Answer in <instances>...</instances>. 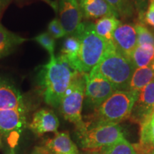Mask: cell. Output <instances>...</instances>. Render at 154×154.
Here are the masks:
<instances>
[{
  "label": "cell",
  "mask_w": 154,
  "mask_h": 154,
  "mask_svg": "<svg viewBox=\"0 0 154 154\" xmlns=\"http://www.w3.org/2000/svg\"><path fill=\"white\" fill-rule=\"evenodd\" d=\"M48 33L52 36L53 38H60L63 36H66V32L63 29L62 25H61L60 21L58 17H55L48 25Z\"/></svg>",
  "instance_id": "25"
},
{
  "label": "cell",
  "mask_w": 154,
  "mask_h": 154,
  "mask_svg": "<svg viewBox=\"0 0 154 154\" xmlns=\"http://www.w3.org/2000/svg\"><path fill=\"white\" fill-rule=\"evenodd\" d=\"M153 79H154V70L151 66L136 68L131 79L128 90L140 93Z\"/></svg>",
  "instance_id": "19"
},
{
  "label": "cell",
  "mask_w": 154,
  "mask_h": 154,
  "mask_svg": "<svg viewBox=\"0 0 154 154\" xmlns=\"http://www.w3.org/2000/svg\"><path fill=\"white\" fill-rule=\"evenodd\" d=\"M153 1H154V0H149V3L151 2H153Z\"/></svg>",
  "instance_id": "33"
},
{
  "label": "cell",
  "mask_w": 154,
  "mask_h": 154,
  "mask_svg": "<svg viewBox=\"0 0 154 154\" xmlns=\"http://www.w3.org/2000/svg\"><path fill=\"white\" fill-rule=\"evenodd\" d=\"M26 108L24 97L13 83L0 77V110Z\"/></svg>",
  "instance_id": "12"
},
{
  "label": "cell",
  "mask_w": 154,
  "mask_h": 154,
  "mask_svg": "<svg viewBox=\"0 0 154 154\" xmlns=\"http://www.w3.org/2000/svg\"><path fill=\"white\" fill-rule=\"evenodd\" d=\"M83 18L98 19L106 17H119L117 12L105 0H78Z\"/></svg>",
  "instance_id": "14"
},
{
  "label": "cell",
  "mask_w": 154,
  "mask_h": 154,
  "mask_svg": "<svg viewBox=\"0 0 154 154\" xmlns=\"http://www.w3.org/2000/svg\"><path fill=\"white\" fill-rule=\"evenodd\" d=\"M0 146H1V136H0Z\"/></svg>",
  "instance_id": "34"
},
{
  "label": "cell",
  "mask_w": 154,
  "mask_h": 154,
  "mask_svg": "<svg viewBox=\"0 0 154 154\" xmlns=\"http://www.w3.org/2000/svg\"><path fill=\"white\" fill-rule=\"evenodd\" d=\"M116 11L119 17L128 19L134 14V7L131 0H105Z\"/></svg>",
  "instance_id": "22"
},
{
  "label": "cell",
  "mask_w": 154,
  "mask_h": 154,
  "mask_svg": "<svg viewBox=\"0 0 154 154\" xmlns=\"http://www.w3.org/2000/svg\"><path fill=\"white\" fill-rule=\"evenodd\" d=\"M11 0H0V16L7 8Z\"/></svg>",
  "instance_id": "29"
},
{
  "label": "cell",
  "mask_w": 154,
  "mask_h": 154,
  "mask_svg": "<svg viewBox=\"0 0 154 154\" xmlns=\"http://www.w3.org/2000/svg\"><path fill=\"white\" fill-rule=\"evenodd\" d=\"M86 104L90 109L96 110L103 102L117 91L116 88L109 81L96 74L90 72L85 74Z\"/></svg>",
  "instance_id": "8"
},
{
  "label": "cell",
  "mask_w": 154,
  "mask_h": 154,
  "mask_svg": "<svg viewBox=\"0 0 154 154\" xmlns=\"http://www.w3.org/2000/svg\"><path fill=\"white\" fill-rule=\"evenodd\" d=\"M26 108L0 110V134L7 138L12 149L26 126Z\"/></svg>",
  "instance_id": "7"
},
{
  "label": "cell",
  "mask_w": 154,
  "mask_h": 154,
  "mask_svg": "<svg viewBox=\"0 0 154 154\" xmlns=\"http://www.w3.org/2000/svg\"><path fill=\"white\" fill-rule=\"evenodd\" d=\"M137 34L138 45L150 44L154 47V34L148 29L141 23H138L134 25Z\"/></svg>",
  "instance_id": "23"
},
{
  "label": "cell",
  "mask_w": 154,
  "mask_h": 154,
  "mask_svg": "<svg viewBox=\"0 0 154 154\" xmlns=\"http://www.w3.org/2000/svg\"><path fill=\"white\" fill-rule=\"evenodd\" d=\"M97 151L99 154H138L134 146L125 138Z\"/></svg>",
  "instance_id": "21"
},
{
  "label": "cell",
  "mask_w": 154,
  "mask_h": 154,
  "mask_svg": "<svg viewBox=\"0 0 154 154\" xmlns=\"http://www.w3.org/2000/svg\"><path fill=\"white\" fill-rule=\"evenodd\" d=\"M57 11L66 36L72 35L82 23V13L78 0H59Z\"/></svg>",
  "instance_id": "9"
},
{
  "label": "cell",
  "mask_w": 154,
  "mask_h": 154,
  "mask_svg": "<svg viewBox=\"0 0 154 154\" xmlns=\"http://www.w3.org/2000/svg\"><path fill=\"white\" fill-rule=\"evenodd\" d=\"M78 136L83 150L96 151L124 138L121 127L113 123H86V128Z\"/></svg>",
  "instance_id": "6"
},
{
  "label": "cell",
  "mask_w": 154,
  "mask_h": 154,
  "mask_svg": "<svg viewBox=\"0 0 154 154\" xmlns=\"http://www.w3.org/2000/svg\"><path fill=\"white\" fill-rule=\"evenodd\" d=\"M134 5V8L136 9L138 13L140 20L141 21L144 14L147 10L149 5V0H131Z\"/></svg>",
  "instance_id": "26"
},
{
  "label": "cell",
  "mask_w": 154,
  "mask_h": 154,
  "mask_svg": "<svg viewBox=\"0 0 154 154\" xmlns=\"http://www.w3.org/2000/svg\"><path fill=\"white\" fill-rule=\"evenodd\" d=\"M143 21L146 24L154 27V1L149 3L147 10L141 19V22Z\"/></svg>",
  "instance_id": "27"
},
{
  "label": "cell",
  "mask_w": 154,
  "mask_h": 154,
  "mask_svg": "<svg viewBox=\"0 0 154 154\" xmlns=\"http://www.w3.org/2000/svg\"><path fill=\"white\" fill-rule=\"evenodd\" d=\"M74 34L81 43L79 72L88 74L101 61L111 43L96 34L93 23L82 22Z\"/></svg>",
  "instance_id": "3"
},
{
  "label": "cell",
  "mask_w": 154,
  "mask_h": 154,
  "mask_svg": "<svg viewBox=\"0 0 154 154\" xmlns=\"http://www.w3.org/2000/svg\"><path fill=\"white\" fill-rule=\"evenodd\" d=\"M81 49L80 40L76 34L69 35L63 42L61 54L59 57L68 63L71 68L79 72V55Z\"/></svg>",
  "instance_id": "15"
},
{
  "label": "cell",
  "mask_w": 154,
  "mask_h": 154,
  "mask_svg": "<svg viewBox=\"0 0 154 154\" xmlns=\"http://www.w3.org/2000/svg\"><path fill=\"white\" fill-rule=\"evenodd\" d=\"M154 106V79L141 91L133 107L130 118L134 122L140 124L153 113Z\"/></svg>",
  "instance_id": "11"
},
{
  "label": "cell",
  "mask_w": 154,
  "mask_h": 154,
  "mask_svg": "<svg viewBox=\"0 0 154 154\" xmlns=\"http://www.w3.org/2000/svg\"><path fill=\"white\" fill-rule=\"evenodd\" d=\"M153 61L154 47L150 44L138 45L131 56V61L136 69L149 66Z\"/></svg>",
  "instance_id": "20"
},
{
  "label": "cell",
  "mask_w": 154,
  "mask_h": 154,
  "mask_svg": "<svg viewBox=\"0 0 154 154\" xmlns=\"http://www.w3.org/2000/svg\"><path fill=\"white\" fill-rule=\"evenodd\" d=\"M59 126V121L53 111L42 109L36 111L29 125L34 134L41 136L47 133H57Z\"/></svg>",
  "instance_id": "13"
},
{
  "label": "cell",
  "mask_w": 154,
  "mask_h": 154,
  "mask_svg": "<svg viewBox=\"0 0 154 154\" xmlns=\"http://www.w3.org/2000/svg\"><path fill=\"white\" fill-rule=\"evenodd\" d=\"M26 40L10 32L0 23V59L9 55L17 46L23 44Z\"/></svg>",
  "instance_id": "17"
},
{
  "label": "cell",
  "mask_w": 154,
  "mask_h": 154,
  "mask_svg": "<svg viewBox=\"0 0 154 154\" xmlns=\"http://www.w3.org/2000/svg\"><path fill=\"white\" fill-rule=\"evenodd\" d=\"M34 41L39 44L49 53L50 57L55 56V38H53L48 32H43L33 38Z\"/></svg>",
  "instance_id": "24"
},
{
  "label": "cell",
  "mask_w": 154,
  "mask_h": 154,
  "mask_svg": "<svg viewBox=\"0 0 154 154\" xmlns=\"http://www.w3.org/2000/svg\"><path fill=\"white\" fill-rule=\"evenodd\" d=\"M85 74L78 72L76 73L59 105L63 118L75 125L78 134L86 128V123L83 121L82 115L85 96Z\"/></svg>",
  "instance_id": "5"
},
{
  "label": "cell",
  "mask_w": 154,
  "mask_h": 154,
  "mask_svg": "<svg viewBox=\"0 0 154 154\" xmlns=\"http://www.w3.org/2000/svg\"><path fill=\"white\" fill-rule=\"evenodd\" d=\"M153 113H154V106H153Z\"/></svg>",
  "instance_id": "35"
},
{
  "label": "cell",
  "mask_w": 154,
  "mask_h": 154,
  "mask_svg": "<svg viewBox=\"0 0 154 154\" xmlns=\"http://www.w3.org/2000/svg\"><path fill=\"white\" fill-rule=\"evenodd\" d=\"M121 24V22L116 17H103L94 23V29L107 43H113V33Z\"/></svg>",
  "instance_id": "18"
},
{
  "label": "cell",
  "mask_w": 154,
  "mask_h": 154,
  "mask_svg": "<svg viewBox=\"0 0 154 154\" xmlns=\"http://www.w3.org/2000/svg\"><path fill=\"white\" fill-rule=\"evenodd\" d=\"M9 154H15L14 149H11V151H10V153H9Z\"/></svg>",
  "instance_id": "31"
},
{
  "label": "cell",
  "mask_w": 154,
  "mask_h": 154,
  "mask_svg": "<svg viewBox=\"0 0 154 154\" xmlns=\"http://www.w3.org/2000/svg\"><path fill=\"white\" fill-rule=\"evenodd\" d=\"M79 154H99V152L96 151H86L85 152Z\"/></svg>",
  "instance_id": "30"
},
{
  "label": "cell",
  "mask_w": 154,
  "mask_h": 154,
  "mask_svg": "<svg viewBox=\"0 0 154 154\" xmlns=\"http://www.w3.org/2000/svg\"><path fill=\"white\" fill-rule=\"evenodd\" d=\"M149 154H154V150L152 152H151V153H150Z\"/></svg>",
  "instance_id": "32"
},
{
  "label": "cell",
  "mask_w": 154,
  "mask_h": 154,
  "mask_svg": "<svg viewBox=\"0 0 154 154\" xmlns=\"http://www.w3.org/2000/svg\"><path fill=\"white\" fill-rule=\"evenodd\" d=\"M42 72L44 101L54 108H59L63 94L77 72L59 57L53 56L43 66Z\"/></svg>",
  "instance_id": "1"
},
{
  "label": "cell",
  "mask_w": 154,
  "mask_h": 154,
  "mask_svg": "<svg viewBox=\"0 0 154 154\" xmlns=\"http://www.w3.org/2000/svg\"><path fill=\"white\" fill-rule=\"evenodd\" d=\"M32 154H51L45 147H35Z\"/></svg>",
  "instance_id": "28"
},
{
  "label": "cell",
  "mask_w": 154,
  "mask_h": 154,
  "mask_svg": "<svg viewBox=\"0 0 154 154\" xmlns=\"http://www.w3.org/2000/svg\"><path fill=\"white\" fill-rule=\"evenodd\" d=\"M136 67L131 60L116 49L113 43L109 47L101 61L91 72L109 81L116 90H128V86Z\"/></svg>",
  "instance_id": "2"
},
{
  "label": "cell",
  "mask_w": 154,
  "mask_h": 154,
  "mask_svg": "<svg viewBox=\"0 0 154 154\" xmlns=\"http://www.w3.org/2000/svg\"><path fill=\"white\" fill-rule=\"evenodd\" d=\"M113 44L121 54L131 60V56L138 46L134 25L121 23L113 33Z\"/></svg>",
  "instance_id": "10"
},
{
  "label": "cell",
  "mask_w": 154,
  "mask_h": 154,
  "mask_svg": "<svg viewBox=\"0 0 154 154\" xmlns=\"http://www.w3.org/2000/svg\"><path fill=\"white\" fill-rule=\"evenodd\" d=\"M138 95L129 90H117L94 110L93 123L89 124H119L130 118Z\"/></svg>",
  "instance_id": "4"
},
{
  "label": "cell",
  "mask_w": 154,
  "mask_h": 154,
  "mask_svg": "<svg viewBox=\"0 0 154 154\" xmlns=\"http://www.w3.org/2000/svg\"><path fill=\"white\" fill-rule=\"evenodd\" d=\"M46 149L51 154H79V149L67 132H57L54 137L48 140Z\"/></svg>",
  "instance_id": "16"
}]
</instances>
